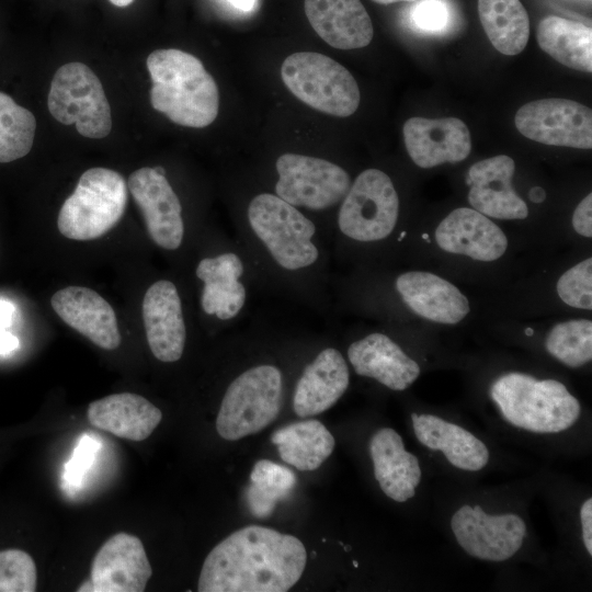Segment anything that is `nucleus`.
<instances>
[{"label": "nucleus", "mask_w": 592, "mask_h": 592, "mask_svg": "<svg viewBox=\"0 0 592 592\" xmlns=\"http://www.w3.org/2000/svg\"><path fill=\"white\" fill-rule=\"evenodd\" d=\"M481 25L492 46L503 55L514 56L526 46L530 20L520 0H478Z\"/></svg>", "instance_id": "nucleus-26"}, {"label": "nucleus", "mask_w": 592, "mask_h": 592, "mask_svg": "<svg viewBox=\"0 0 592 592\" xmlns=\"http://www.w3.org/2000/svg\"><path fill=\"white\" fill-rule=\"evenodd\" d=\"M36 119L31 111L0 92V162L23 158L32 149Z\"/></svg>", "instance_id": "nucleus-28"}, {"label": "nucleus", "mask_w": 592, "mask_h": 592, "mask_svg": "<svg viewBox=\"0 0 592 592\" xmlns=\"http://www.w3.org/2000/svg\"><path fill=\"white\" fill-rule=\"evenodd\" d=\"M281 77L297 99L322 113L346 117L360 105V89L354 77L326 55L294 53L283 61Z\"/></svg>", "instance_id": "nucleus-6"}, {"label": "nucleus", "mask_w": 592, "mask_h": 592, "mask_svg": "<svg viewBox=\"0 0 592 592\" xmlns=\"http://www.w3.org/2000/svg\"><path fill=\"white\" fill-rule=\"evenodd\" d=\"M247 217L254 237L277 266L294 272L308 269L318 261L315 224L276 194L254 196Z\"/></svg>", "instance_id": "nucleus-3"}, {"label": "nucleus", "mask_w": 592, "mask_h": 592, "mask_svg": "<svg viewBox=\"0 0 592 592\" xmlns=\"http://www.w3.org/2000/svg\"><path fill=\"white\" fill-rule=\"evenodd\" d=\"M229 4L241 11H251L255 0H226Z\"/></svg>", "instance_id": "nucleus-37"}, {"label": "nucleus", "mask_w": 592, "mask_h": 592, "mask_svg": "<svg viewBox=\"0 0 592 592\" xmlns=\"http://www.w3.org/2000/svg\"><path fill=\"white\" fill-rule=\"evenodd\" d=\"M348 357L357 375L374 378L392 390H405L420 375L418 363L378 332L351 343Z\"/></svg>", "instance_id": "nucleus-22"}, {"label": "nucleus", "mask_w": 592, "mask_h": 592, "mask_svg": "<svg viewBox=\"0 0 592 592\" xmlns=\"http://www.w3.org/2000/svg\"><path fill=\"white\" fill-rule=\"evenodd\" d=\"M15 308L5 299H0V329L9 328L14 319Z\"/></svg>", "instance_id": "nucleus-35"}, {"label": "nucleus", "mask_w": 592, "mask_h": 592, "mask_svg": "<svg viewBox=\"0 0 592 592\" xmlns=\"http://www.w3.org/2000/svg\"><path fill=\"white\" fill-rule=\"evenodd\" d=\"M514 160L506 155L494 156L473 164L466 183L470 186L468 202L474 209L498 219H524L526 203L515 193L512 177Z\"/></svg>", "instance_id": "nucleus-15"}, {"label": "nucleus", "mask_w": 592, "mask_h": 592, "mask_svg": "<svg viewBox=\"0 0 592 592\" xmlns=\"http://www.w3.org/2000/svg\"><path fill=\"white\" fill-rule=\"evenodd\" d=\"M244 265L231 251L202 259L196 276L203 282L201 306L205 314L221 321L236 318L244 307L246 286L241 281Z\"/></svg>", "instance_id": "nucleus-21"}, {"label": "nucleus", "mask_w": 592, "mask_h": 592, "mask_svg": "<svg viewBox=\"0 0 592 592\" xmlns=\"http://www.w3.org/2000/svg\"><path fill=\"white\" fill-rule=\"evenodd\" d=\"M414 24L429 32H437L447 25V7L441 0H422L412 11Z\"/></svg>", "instance_id": "nucleus-32"}, {"label": "nucleus", "mask_w": 592, "mask_h": 592, "mask_svg": "<svg viewBox=\"0 0 592 592\" xmlns=\"http://www.w3.org/2000/svg\"><path fill=\"white\" fill-rule=\"evenodd\" d=\"M306 549L295 536L249 525L231 533L207 555L200 592H285L300 579Z\"/></svg>", "instance_id": "nucleus-1"}, {"label": "nucleus", "mask_w": 592, "mask_h": 592, "mask_svg": "<svg viewBox=\"0 0 592 592\" xmlns=\"http://www.w3.org/2000/svg\"><path fill=\"white\" fill-rule=\"evenodd\" d=\"M396 289L412 311L434 322L455 325L470 310L468 299L455 285L430 272L400 274Z\"/></svg>", "instance_id": "nucleus-18"}, {"label": "nucleus", "mask_w": 592, "mask_h": 592, "mask_svg": "<svg viewBox=\"0 0 592 592\" xmlns=\"http://www.w3.org/2000/svg\"><path fill=\"white\" fill-rule=\"evenodd\" d=\"M406 149L420 168L465 160L471 150L470 133L456 117H411L402 128Z\"/></svg>", "instance_id": "nucleus-13"}, {"label": "nucleus", "mask_w": 592, "mask_h": 592, "mask_svg": "<svg viewBox=\"0 0 592 592\" xmlns=\"http://www.w3.org/2000/svg\"><path fill=\"white\" fill-rule=\"evenodd\" d=\"M378 4H391V3H396V2H412V1H415V0H372Z\"/></svg>", "instance_id": "nucleus-42"}, {"label": "nucleus", "mask_w": 592, "mask_h": 592, "mask_svg": "<svg viewBox=\"0 0 592 592\" xmlns=\"http://www.w3.org/2000/svg\"><path fill=\"white\" fill-rule=\"evenodd\" d=\"M304 8L314 31L334 48H362L373 39V23L360 0H305Z\"/></svg>", "instance_id": "nucleus-20"}, {"label": "nucleus", "mask_w": 592, "mask_h": 592, "mask_svg": "<svg viewBox=\"0 0 592 592\" xmlns=\"http://www.w3.org/2000/svg\"><path fill=\"white\" fill-rule=\"evenodd\" d=\"M517 130L528 139L578 149L592 148V111L566 99H542L521 106L515 114Z\"/></svg>", "instance_id": "nucleus-10"}, {"label": "nucleus", "mask_w": 592, "mask_h": 592, "mask_svg": "<svg viewBox=\"0 0 592 592\" xmlns=\"http://www.w3.org/2000/svg\"><path fill=\"white\" fill-rule=\"evenodd\" d=\"M557 293L567 305L592 309V259H585L567 270L557 282Z\"/></svg>", "instance_id": "nucleus-31"}, {"label": "nucleus", "mask_w": 592, "mask_h": 592, "mask_svg": "<svg viewBox=\"0 0 592 592\" xmlns=\"http://www.w3.org/2000/svg\"><path fill=\"white\" fill-rule=\"evenodd\" d=\"M277 196L311 210H323L343 200L351 186L348 172L322 158L284 153L276 161Z\"/></svg>", "instance_id": "nucleus-9"}, {"label": "nucleus", "mask_w": 592, "mask_h": 592, "mask_svg": "<svg viewBox=\"0 0 592 592\" xmlns=\"http://www.w3.org/2000/svg\"><path fill=\"white\" fill-rule=\"evenodd\" d=\"M574 230L583 237H592V194H588L572 215Z\"/></svg>", "instance_id": "nucleus-33"}, {"label": "nucleus", "mask_w": 592, "mask_h": 592, "mask_svg": "<svg viewBox=\"0 0 592 592\" xmlns=\"http://www.w3.org/2000/svg\"><path fill=\"white\" fill-rule=\"evenodd\" d=\"M143 320L153 356L164 363L180 360L185 346L186 328L180 294L171 281L159 280L146 291Z\"/></svg>", "instance_id": "nucleus-14"}, {"label": "nucleus", "mask_w": 592, "mask_h": 592, "mask_svg": "<svg viewBox=\"0 0 592 592\" xmlns=\"http://www.w3.org/2000/svg\"><path fill=\"white\" fill-rule=\"evenodd\" d=\"M36 584V565L26 551H0V592H33Z\"/></svg>", "instance_id": "nucleus-30"}, {"label": "nucleus", "mask_w": 592, "mask_h": 592, "mask_svg": "<svg viewBox=\"0 0 592 592\" xmlns=\"http://www.w3.org/2000/svg\"><path fill=\"white\" fill-rule=\"evenodd\" d=\"M152 107L186 127L210 125L218 115L214 78L195 56L175 48L153 50L147 58Z\"/></svg>", "instance_id": "nucleus-2"}, {"label": "nucleus", "mask_w": 592, "mask_h": 592, "mask_svg": "<svg viewBox=\"0 0 592 592\" xmlns=\"http://www.w3.org/2000/svg\"><path fill=\"white\" fill-rule=\"evenodd\" d=\"M349 383V367L342 354L333 348L320 351L296 383L294 412L299 418L325 412L342 397Z\"/></svg>", "instance_id": "nucleus-19"}, {"label": "nucleus", "mask_w": 592, "mask_h": 592, "mask_svg": "<svg viewBox=\"0 0 592 592\" xmlns=\"http://www.w3.org/2000/svg\"><path fill=\"white\" fill-rule=\"evenodd\" d=\"M545 191L539 186L531 189L528 193L530 200L535 203H542L545 200Z\"/></svg>", "instance_id": "nucleus-38"}, {"label": "nucleus", "mask_w": 592, "mask_h": 592, "mask_svg": "<svg viewBox=\"0 0 592 592\" xmlns=\"http://www.w3.org/2000/svg\"><path fill=\"white\" fill-rule=\"evenodd\" d=\"M151 574L141 540L128 533H117L98 550L90 578L77 591L141 592Z\"/></svg>", "instance_id": "nucleus-11"}, {"label": "nucleus", "mask_w": 592, "mask_h": 592, "mask_svg": "<svg viewBox=\"0 0 592 592\" xmlns=\"http://www.w3.org/2000/svg\"><path fill=\"white\" fill-rule=\"evenodd\" d=\"M353 566H354V567H357V566H358V563L356 562V560H353Z\"/></svg>", "instance_id": "nucleus-43"}, {"label": "nucleus", "mask_w": 592, "mask_h": 592, "mask_svg": "<svg viewBox=\"0 0 592 592\" xmlns=\"http://www.w3.org/2000/svg\"><path fill=\"white\" fill-rule=\"evenodd\" d=\"M546 350L569 367L592 360V322L577 319L555 325L546 338Z\"/></svg>", "instance_id": "nucleus-29"}, {"label": "nucleus", "mask_w": 592, "mask_h": 592, "mask_svg": "<svg viewBox=\"0 0 592 592\" xmlns=\"http://www.w3.org/2000/svg\"><path fill=\"white\" fill-rule=\"evenodd\" d=\"M19 346L18 338L5 329H0V355L8 354Z\"/></svg>", "instance_id": "nucleus-36"}, {"label": "nucleus", "mask_w": 592, "mask_h": 592, "mask_svg": "<svg viewBox=\"0 0 592 592\" xmlns=\"http://www.w3.org/2000/svg\"><path fill=\"white\" fill-rule=\"evenodd\" d=\"M582 539L589 555H592V530L582 527Z\"/></svg>", "instance_id": "nucleus-39"}, {"label": "nucleus", "mask_w": 592, "mask_h": 592, "mask_svg": "<svg viewBox=\"0 0 592 592\" xmlns=\"http://www.w3.org/2000/svg\"><path fill=\"white\" fill-rule=\"evenodd\" d=\"M437 246L449 253L477 261H494L503 255L508 239L498 225L476 209L452 210L436 227Z\"/></svg>", "instance_id": "nucleus-17"}, {"label": "nucleus", "mask_w": 592, "mask_h": 592, "mask_svg": "<svg viewBox=\"0 0 592 592\" xmlns=\"http://www.w3.org/2000/svg\"><path fill=\"white\" fill-rule=\"evenodd\" d=\"M50 114L80 135L104 138L112 128L111 109L101 81L84 64L69 62L55 73L47 99Z\"/></svg>", "instance_id": "nucleus-7"}, {"label": "nucleus", "mask_w": 592, "mask_h": 592, "mask_svg": "<svg viewBox=\"0 0 592 592\" xmlns=\"http://www.w3.org/2000/svg\"><path fill=\"white\" fill-rule=\"evenodd\" d=\"M50 305L66 325L99 348L115 350L119 346L116 314L96 292L83 286H67L52 296Z\"/></svg>", "instance_id": "nucleus-16"}, {"label": "nucleus", "mask_w": 592, "mask_h": 592, "mask_svg": "<svg viewBox=\"0 0 592 592\" xmlns=\"http://www.w3.org/2000/svg\"><path fill=\"white\" fill-rule=\"evenodd\" d=\"M78 449L79 454L73 458L71 465H69V475L72 480L81 476V473L89 467L90 456H91V445L80 446Z\"/></svg>", "instance_id": "nucleus-34"}, {"label": "nucleus", "mask_w": 592, "mask_h": 592, "mask_svg": "<svg viewBox=\"0 0 592 592\" xmlns=\"http://www.w3.org/2000/svg\"><path fill=\"white\" fill-rule=\"evenodd\" d=\"M536 36L539 47L561 65L579 71H592L591 27L549 15L538 23Z\"/></svg>", "instance_id": "nucleus-25"}, {"label": "nucleus", "mask_w": 592, "mask_h": 592, "mask_svg": "<svg viewBox=\"0 0 592 592\" xmlns=\"http://www.w3.org/2000/svg\"><path fill=\"white\" fill-rule=\"evenodd\" d=\"M527 334H528V335L532 334V330H531V329L527 330Z\"/></svg>", "instance_id": "nucleus-44"}, {"label": "nucleus", "mask_w": 592, "mask_h": 592, "mask_svg": "<svg viewBox=\"0 0 592 592\" xmlns=\"http://www.w3.org/2000/svg\"><path fill=\"white\" fill-rule=\"evenodd\" d=\"M592 515V499L589 498L585 500L580 509V519Z\"/></svg>", "instance_id": "nucleus-40"}, {"label": "nucleus", "mask_w": 592, "mask_h": 592, "mask_svg": "<svg viewBox=\"0 0 592 592\" xmlns=\"http://www.w3.org/2000/svg\"><path fill=\"white\" fill-rule=\"evenodd\" d=\"M398 213L399 198L391 179L378 169H367L357 175L343 197L338 226L355 241H378L392 232Z\"/></svg>", "instance_id": "nucleus-8"}, {"label": "nucleus", "mask_w": 592, "mask_h": 592, "mask_svg": "<svg viewBox=\"0 0 592 592\" xmlns=\"http://www.w3.org/2000/svg\"><path fill=\"white\" fill-rule=\"evenodd\" d=\"M127 189L143 213L151 240L162 249L177 250L184 236L182 206L166 174L140 168L129 175Z\"/></svg>", "instance_id": "nucleus-12"}, {"label": "nucleus", "mask_w": 592, "mask_h": 592, "mask_svg": "<svg viewBox=\"0 0 592 592\" xmlns=\"http://www.w3.org/2000/svg\"><path fill=\"white\" fill-rule=\"evenodd\" d=\"M283 378L270 364L250 367L228 386L217 414L216 430L227 441L258 433L271 424L282 407Z\"/></svg>", "instance_id": "nucleus-5"}, {"label": "nucleus", "mask_w": 592, "mask_h": 592, "mask_svg": "<svg viewBox=\"0 0 592 592\" xmlns=\"http://www.w3.org/2000/svg\"><path fill=\"white\" fill-rule=\"evenodd\" d=\"M271 441L281 458L300 471H312L332 454L335 442L318 420L291 423L276 430Z\"/></svg>", "instance_id": "nucleus-24"}, {"label": "nucleus", "mask_w": 592, "mask_h": 592, "mask_svg": "<svg viewBox=\"0 0 592 592\" xmlns=\"http://www.w3.org/2000/svg\"><path fill=\"white\" fill-rule=\"evenodd\" d=\"M87 415L94 428L136 442L147 439L162 419L159 408L132 392L113 394L91 402Z\"/></svg>", "instance_id": "nucleus-23"}, {"label": "nucleus", "mask_w": 592, "mask_h": 592, "mask_svg": "<svg viewBox=\"0 0 592 592\" xmlns=\"http://www.w3.org/2000/svg\"><path fill=\"white\" fill-rule=\"evenodd\" d=\"M126 205L127 183L122 174L91 168L81 174L73 193L64 202L58 230L72 240L96 239L121 220Z\"/></svg>", "instance_id": "nucleus-4"}, {"label": "nucleus", "mask_w": 592, "mask_h": 592, "mask_svg": "<svg viewBox=\"0 0 592 592\" xmlns=\"http://www.w3.org/2000/svg\"><path fill=\"white\" fill-rule=\"evenodd\" d=\"M297 478L287 467L269 459L258 460L250 474L246 502L252 515L259 519L272 514L278 501L294 489Z\"/></svg>", "instance_id": "nucleus-27"}, {"label": "nucleus", "mask_w": 592, "mask_h": 592, "mask_svg": "<svg viewBox=\"0 0 592 592\" xmlns=\"http://www.w3.org/2000/svg\"><path fill=\"white\" fill-rule=\"evenodd\" d=\"M113 5L124 8L133 3L134 0H109Z\"/></svg>", "instance_id": "nucleus-41"}]
</instances>
